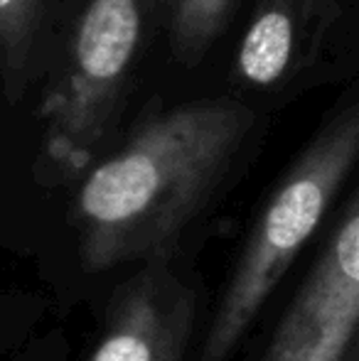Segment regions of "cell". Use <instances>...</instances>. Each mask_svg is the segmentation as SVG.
Segmentation results:
<instances>
[{
  "mask_svg": "<svg viewBox=\"0 0 359 361\" xmlns=\"http://www.w3.org/2000/svg\"><path fill=\"white\" fill-rule=\"evenodd\" d=\"M195 322V293L165 258L145 263L118 293L89 361H182Z\"/></svg>",
  "mask_w": 359,
  "mask_h": 361,
  "instance_id": "5",
  "label": "cell"
},
{
  "mask_svg": "<svg viewBox=\"0 0 359 361\" xmlns=\"http://www.w3.org/2000/svg\"><path fill=\"white\" fill-rule=\"evenodd\" d=\"M254 123V111L234 99L190 101L140 118L77 192L82 266L111 271L168 258L231 170Z\"/></svg>",
  "mask_w": 359,
  "mask_h": 361,
  "instance_id": "1",
  "label": "cell"
},
{
  "mask_svg": "<svg viewBox=\"0 0 359 361\" xmlns=\"http://www.w3.org/2000/svg\"><path fill=\"white\" fill-rule=\"evenodd\" d=\"M359 324V200L352 195L261 361H347Z\"/></svg>",
  "mask_w": 359,
  "mask_h": 361,
  "instance_id": "4",
  "label": "cell"
},
{
  "mask_svg": "<svg viewBox=\"0 0 359 361\" xmlns=\"http://www.w3.org/2000/svg\"><path fill=\"white\" fill-rule=\"evenodd\" d=\"M347 361H357V359H355V354H352V357H350V359H347Z\"/></svg>",
  "mask_w": 359,
  "mask_h": 361,
  "instance_id": "9",
  "label": "cell"
},
{
  "mask_svg": "<svg viewBox=\"0 0 359 361\" xmlns=\"http://www.w3.org/2000/svg\"><path fill=\"white\" fill-rule=\"evenodd\" d=\"M340 15V0H259L236 52V76L273 86L305 72Z\"/></svg>",
  "mask_w": 359,
  "mask_h": 361,
  "instance_id": "6",
  "label": "cell"
},
{
  "mask_svg": "<svg viewBox=\"0 0 359 361\" xmlns=\"http://www.w3.org/2000/svg\"><path fill=\"white\" fill-rule=\"evenodd\" d=\"M359 155V109L325 121L273 190L231 271L197 361H229L288 268L320 228Z\"/></svg>",
  "mask_w": 359,
  "mask_h": 361,
  "instance_id": "2",
  "label": "cell"
},
{
  "mask_svg": "<svg viewBox=\"0 0 359 361\" xmlns=\"http://www.w3.org/2000/svg\"><path fill=\"white\" fill-rule=\"evenodd\" d=\"M49 0H0V72L10 99L28 84Z\"/></svg>",
  "mask_w": 359,
  "mask_h": 361,
  "instance_id": "7",
  "label": "cell"
},
{
  "mask_svg": "<svg viewBox=\"0 0 359 361\" xmlns=\"http://www.w3.org/2000/svg\"><path fill=\"white\" fill-rule=\"evenodd\" d=\"M234 0H168L170 47L180 64H197L226 27Z\"/></svg>",
  "mask_w": 359,
  "mask_h": 361,
  "instance_id": "8",
  "label": "cell"
},
{
  "mask_svg": "<svg viewBox=\"0 0 359 361\" xmlns=\"http://www.w3.org/2000/svg\"><path fill=\"white\" fill-rule=\"evenodd\" d=\"M158 0H91L64 67L42 101L44 152L64 172L94 162L118 116L126 81Z\"/></svg>",
  "mask_w": 359,
  "mask_h": 361,
  "instance_id": "3",
  "label": "cell"
}]
</instances>
